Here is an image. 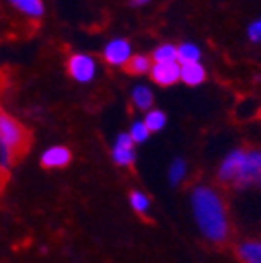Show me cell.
I'll list each match as a JSON object with an SVG mask.
<instances>
[{
    "instance_id": "1",
    "label": "cell",
    "mask_w": 261,
    "mask_h": 263,
    "mask_svg": "<svg viewBox=\"0 0 261 263\" xmlns=\"http://www.w3.org/2000/svg\"><path fill=\"white\" fill-rule=\"evenodd\" d=\"M194 219L199 232L212 243H225L229 238L230 225L227 209L221 196L207 185H199L190 194Z\"/></svg>"
},
{
    "instance_id": "2",
    "label": "cell",
    "mask_w": 261,
    "mask_h": 263,
    "mask_svg": "<svg viewBox=\"0 0 261 263\" xmlns=\"http://www.w3.org/2000/svg\"><path fill=\"white\" fill-rule=\"evenodd\" d=\"M217 177L223 183H230L234 186L261 185V152L256 150L230 152L221 163Z\"/></svg>"
},
{
    "instance_id": "3",
    "label": "cell",
    "mask_w": 261,
    "mask_h": 263,
    "mask_svg": "<svg viewBox=\"0 0 261 263\" xmlns=\"http://www.w3.org/2000/svg\"><path fill=\"white\" fill-rule=\"evenodd\" d=\"M29 146V134L8 111L0 108V150H8L18 159Z\"/></svg>"
},
{
    "instance_id": "4",
    "label": "cell",
    "mask_w": 261,
    "mask_h": 263,
    "mask_svg": "<svg viewBox=\"0 0 261 263\" xmlns=\"http://www.w3.org/2000/svg\"><path fill=\"white\" fill-rule=\"evenodd\" d=\"M68 73L77 82H90L97 73V64L90 55H71L68 61Z\"/></svg>"
},
{
    "instance_id": "5",
    "label": "cell",
    "mask_w": 261,
    "mask_h": 263,
    "mask_svg": "<svg viewBox=\"0 0 261 263\" xmlns=\"http://www.w3.org/2000/svg\"><path fill=\"white\" fill-rule=\"evenodd\" d=\"M134 141H132L130 134H119L117 139L111 148V157L114 163L119 166H130L135 161V150H134Z\"/></svg>"
},
{
    "instance_id": "6",
    "label": "cell",
    "mask_w": 261,
    "mask_h": 263,
    "mask_svg": "<svg viewBox=\"0 0 261 263\" xmlns=\"http://www.w3.org/2000/svg\"><path fill=\"white\" fill-rule=\"evenodd\" d=\"M132 57L130 42L124 39H114L104 48V61L111 66H124Z\"/></svg>"
},
{
    "instance_id": "7",
    "label": "cell",
    "mask_w": 261,
    "mask_h": 263,
    "mask_svg": "<svg viewBox=\"0 0 261 263\" xmlns=\"http://www.w3.org/2000/svg\"><path fill=\"white\" fill-rule=\"evenodd\" d=\"M152 81L159 86H172L181 79L179 62H166V64H154L150 70Z\"/></svg>"
},
{
    "instance_id": "8",
    "label": "cell",
    "mask_w": 261,
    "mask_h": 263,
    "mask_svg": "<svg viewBox=\"0 0 261 263\" xmlns=\"http://www.w3.org/2000/svg\"><path fill=\"white\" fill-rule=\"evenodd\" d=\"M71 161V152L66 146H49L41 156V164L44 168H64Z\"/></svg>"
},
{
    "instance_id": "9",
    "label": "cell",
    "mask_w": 261,
    "mask_h": 263,
    "mask_svg": "<svg viewBox=\"0 0 261 263\" xmlns=\"http://www.w3.org/2000/svg\"><path fill=\"white\" fill-rule=\"evenodd\" d=\"M207 73L199 62H190V64H181V81L188 86H197L204 81Z\"/></svg>"
},
{
    "instance_id": "10",
    "label": "cell",
    "mask_w": 261,
    "mask_h": 263,
    "mask_svg": "<svg viewBox=\"0 0 261 263\" xmlns=\"http://www.w3.org/2000/svg\"><path fill=\"white\" fill-rule=\"evenodd\" d=\"M132 103L137 110L141 111H150L152 104H154V93L148 86H143V84H139V86L134 88L132 91Z\"/></svg>"
},
{
    "instance_id": "11",
    "label": "cell",
    "mask_w": 261,
    "mask_h": 263,
    "mask_svg": "<svg viewBox=\"0 0 261 263\" xmlns=\"http://www.w3.org/2000/svg\"><path fill=\"white\" fill-rule=\"evenodd\" d=\"M237 256L243 263H261V243L243 241L237 247Z\"/></svg>"
},
{
    "instance_id": "12",
    "label": "cell",
    "mask_w": 261,
    "mask_h": 263,
    "mask_svg": "<svg viewBox=\"0 0 261 263\" xmlns=\"http://www.w3.org/2000/svg\"><path fill=\"white\" fill-rule=\"evenodd\" d=\"M187 172H188V166H187V163H184V159H181V157L174 159L170 163V166H168V183H170L172 186L181 185L183 179L187 177Z\"/></svg>"
},
{
    "instance_id": "13",
    "label": "cell",
    "mask_w": 261,
    "mask_h": 263,
    "mask_svg": "<svg viewBox=\"0 0 261 263\" xmlns=\"http://www.w3.org/2000/svg\"><path fill=\"white\" fill-rule=\"evenodd\" d=\"M152 61L144 55H134L130 57V61L124 64V70L132 75H143V73H150L152 70Z\"/></svg>"
},
{
    "instance_id": "14",
    "label": "cell",
    "mask_w": 261,
    "mask_h": 263,
    "mask_svg": "<svg viewBox=\"0 0 261 263\" xmlns=\"http://www.w3.org/2000/svg\"><path fill=\"white\" fill-rule=\"evenodd\" d=\"M18 11H22L28 16H42L44 13V4L42 0H9Z\"/></svg>"
},
{
    "instance_id": "15",
    "label": "cell",
    "mask_w": 261,
    "mask_h": 263,
    "mask_svg": "<svg viewBox=\"0 0 261 263\" xmlns=\"http://www.w3.org/2000/svg\"><path fill=\"white\" fill-rule=\"evenodd\" d=\"M201 51L192 42H184L177 48V62L179 64H190V62H199Z\"/></svg>"
},
{
    "instance_id": "16",
    "label": "cell",
    "mask_w": 261,
    "mask_h": 263,
    "mask_svg": "<svg viewBox=\"0 0 261 263\" xmlns=\"http://www.w3.org/2000/svg\"><path fill=\"white\" fill-rule=\"evenodd\" d=\"M154 64H166V62H177V48L172 44H163L155 49L152 55Z\"/></svg>"
},
{
    "instance_id": "17",
    "label": "cell",
    "mask_w": 261,
    "mask_h": 263,
    "mask_svg": "<svg viewBox=\"0 0 261 263\" xmlns=\"http://www.w3.org/2000/svg\"><path fill=\"white\" fill-rule=\"evenodd\" d=\"M144 124H146V128L150 130V134L152 132H161L166 126V115L161 110H150V111H146Z\"/></svg>"
},
{
    "instance_id": "18",
    "label": "cell",
    "mask_w": 261,
    "mask_h": 263,
    "mask_svg": "<svg viewBox=\"0 0 261 263\" xmlns=\"http://www.w3.org/2000/svg\"><path fill=\"white\" fill-rule=\"evenodd\" d=\"M130 206L134 209V212L137 214H146L148 210H150V197L146 196L144 192H139V190H134V192H130Z\"/></svg>"
},
{
    "instance_id": "19",
    "label": "cell",
    "mask_w": 261,
    "mask_h": 263,
    "mask_svg": "<svg viewBox=\"0 0 261 263\" xmlns=\"http://www.w3.org/2000/svg\"><path fill=\"white\" fill-rule=\"evenodd\" d=\"M130 137L132 141H134L135 144L137 143H144V141L150 137V130L146 128V124H144V121H135L134 124L130 126Z\"/></svg>"
},
{
    "instance_id": "20",
    "label": "cell",
    "mask_w": 261,
    "mask_h": 263,
    "mask_svg": "<svg viewBox=\"0 0 261 263\" xmlns=\"http://www.w3.org/2000/svg\"><path fill=\"white\" fill-rule=\"evenodd\" d=\"M249 39L252 42H261V18L252 22L249 28Z\"/></svg>"
},
{
    "instance_id": "21",
    "label": "cell",
    "mask_w": 261,
    "mask_h": 263,
    "mask_svg": "<svg viewBox=\"0 0 261 263\" xmlns=\"http://www.w3.org/2000/svg\"><path fill=\"white\" fill-rule=\"evenodd\" d=\"M150 0H132V6H144L148 4Z\"/></svg>"
}]
</instances>
